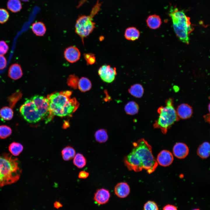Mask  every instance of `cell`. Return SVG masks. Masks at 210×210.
<instances>
[{
	"instance_id": "1",
	"label": "cell",
	"mask_w": 210,
	"mask_h": 210,
	"mask_svg": "<svg viewBox=\"0 0 210 210\" xmlns=\"http://www.w3.org/2000/svg\"><path fill=\"white\" fill-rule=\"evenodd\" d=\"M131 152L125 157L124 162L129 170L139 172L143 169L150 174L154 172L158 166L153 156L152 147L144 139L133 144Z\"/></svg>"
},
{
	"instance_id": "2",
	"label": "cell",
	"mask_w": 210,
	"mask_h": 210,
	"mask_svg": "<svg viewBox=\"0 0 210 210\" xmlns=\"http://www.w3.org/2000/svg\"><path fill=\"white\" fill-rule=\"evenodd\" d=\"M20 111L24 119L30 123H36L44 119L47 123L53 118L48 99L42 96L35 95L26 99L20 107Z\"/></svg>"
},
{
	"instance_id": "3",
	"label": "cell",
	"mask_w": 210,
	"mask_h": 210,
	"mask_svg": "<svg viewBox=\"0 0 210 210\" xmlns=\"http://www.w3.org/2000/svg\"><path fill=\"white\" fill-rule=\"evenodd\" d=\"M72 91L55 92L48 95L49 108L53 116H70L77 109L79 104L75 98H71Z\"/></svg>"
},
{
	"instance_id": "4",
	"label": "cell",
	"mask_w": 210,
	"mask_h": 210,
	"mask_svg": "<svg viewBox=\"0 0 210 210\" xmlns=\"http://www.w3.org/2000/svg\"><path fill=\"white\" fill-rule=\"evenodd\" d=\"M22 171L17 158L9 153L0 155V187L17 182Z\"/></svg>"
},
{
	"instance_id": "5",
	"label": "cell",
	"mask_w": 210,
	"mask_h": 210,
	"mask_svg": "<svg viewBox=\"0 0 210 210\" xmlns=\"http://www.w3.org/2000/svg\"><path fill=\"white\" fill-rule=\"evenodd\" d=\"M169 14L177 36L182 42L188 44L189 35L193 30L190 18L186 15L184 11L177 8L171 9Z\"/></svg>"
},
{
	"instance_id": "6",
	"label": "cell",
	"mask_w": 210,
	"mask_h": 210,
	"mask_svg": "<svg viewBox=\"0 0 210 210\" xmlns=\"http://www.w3.org/2000/svg\"><path fill=\"white\" fill-rule=\"evenodd\" d=\"M165 103V106H161L158 109L159 117L153 124L155 128L160 129L164 134L167 133L172 125L179 120L174 106L172 99H168Z\"/></svg>"
},
{
	"instance_id": "7",
	"label": "cell",
	"mask_w": 210,
	"mask_h": 210,
	"mask_svg": "<svg viewBox=\"0 0 210 210\" xmlns=\"http://www.w3.org/2000/svg\"><path fill=\"white\" fill-rule=\"evenodd\" d=\"M102 3L97 0L89 15H81L77 19L75 24V32L81 38L83 43L84 38L88 36L95 28L93 17L100 9Z\"/></svg>"
},
{
	"instance_id": "8",
	"label": "cell",
	"mask_w": 210,
	"mask_h": 210,
	"mask_svg": "<svg viewBox=\"0 0 210 210\" xmlns=\"http://www.w3.org/2000/svg\"><path fill=\"white\" fill-rule=\"evenodd\" d=\"M98 74L101 79L106 83L113 82L117 75L116 69L110 65L105 64L101 66L99 69Z\"/></svg>"
},
{
	"instance_id": "9",
	"label": "cell",
	"mask_w": 210,
	"mask_h": 210,
	"mask_svg": "<svg viewBox=\"0 0 210 210\" xmlns=\"http://www.w3.org/2000/svg\"><path fill=\"white\" fill-rule=\"evenodd\" d=\"M64 56L67 61L71 63H74L80 59V53L77 47L71 46L66 49L64 52Z\"/></svg>"
},
{
	"instance_id": "10",
	"label": "cell",
	"mask_w": 210,
	"mask_h": 210,
	"mask_svg": "<svg viewBox=\"0 0 210 210\" xmlns=\"http://www.w3.org/2000/svg\"><path fill=\"white\" fill-rule=\"evenodd\" d=\"M174 157L172 153L169 151L163 150L158 154L157 161L159 164L163 167L170 165L173 162Z\"/></svg>"
},
{
	"instance_id": "11",
	"label": "cell",
	"mask_w": 210,
	"mask_h": 210,
	"mask_svg": "<svg viewBox=\"0 0 210 210\" xmlns=\"http://www.w3.org/2000/svg\"><path fill=\"white\" fill-rule=\"evenodd\" d=\"M173 152L174 155L177 158L181 159L185 158L188 155L189 149L188 146L185 144L178 142L174 146Z\"/></svg>"
},
{
	"instance_id": "12",
	"label": "cell",
	"mask_w": 210,
	"mask_h": 210,
	"mask_svg": "<svg viewBox=\"0 0 210 210\" xmlns=\"http://www.w3.org/2000/svg\"><path fill=\"white\" fill-rule=\"evenodd\" d=\"M110 197L109 191L102 188L97 190L94 193L93 200L99 204H103L108 202Z\"/></svg>"
},
{
	"instance_id": "13",
	"label": "cell",
	"mask_w": 210,
	"mask_h": 210,
	"mask_svg": "<svg viewBox=\"0 0 210 210\" xmlns=\"http://www.w3.org/2000/svg\"><path fill=\"white\" fill-rule=\"evenodd\" d=\"M176 111L179 118L183 119L190 118L193 113L192 107L187 104L184 103L179 105Z\"/></svg>"
},
{
	"instance_id": "14",
	"label": "cell",
	"mask_w": 210,
	"mask_h": 210,
	"mask_svg": "<svg viewBox=\"0 0 210 210\" xmlns=\"http://www.w3.org/2000/svg\"><path fill=\"white\" fill-rule=\"evenodd\" d=\"M130 192V188L128 184L126 182H121L117 183L114 188L116 195L120 198L127 197Z\"/></svg>"
},
{
	"instance_id": "15",
	"label": "cell",
	"mask_w": 210,
	"mask_h": 210,
	"mask_svg": "<svg viewBox=\"0 0 210 210\" xmlns=\"http://www.w3.org/2000/svg\"><path fill=\"white\" fill-rule=\"evenodd\" d=\"M8 72V76L14 80L20 78L23 74L20 66L17 63L13 64L10 66Z\"/></svg>"
},
{
	"instance_id": "16",
	"label": "cell",
	"mask_w": 210,
	"mask_h": 210,
	"mask_svg": "<svg viewBox=\"0 0 210 210\" xmlns=\"http://www.w3.org/2000/svg\"><path fill=\"white\" fill-rule=\"evenodd\" d=\"M146 22L147 25L150 28L156 29L160 27L162 21L159 16L154 14L150 15L148 17Z\"/></svg>"
},
{
	"instance_id": "17",
	"label": "cell",
	"mask_w": 210,
	"mask_h": 210,
	"mask_svg": "<svg viewBox=\"0 0 210 210\" xmlns=\"http://www.w3.org/2000/svg\"><path fill=\"white\" fill-rule=\"evenodd\" d=\"M140 32L136 27H130L127 28L125 30L124 36L125 38L128 40L134 41L139 38Z\"/></svg>"
},
{
	"instance_id": "18",
	"label": "cell",
	"mask_w": 210,
	"mask_h": 210,
	"mask_svg": "<svg viewBox=\"0 0 210 210\" xmlns=\"http://www.w3.org/2000/svg\"><path fill=\"white\" fill-rule=\"evenodd\" d=\"M210 145L207 142H205L200 145L198 148L197 153L198 155L202 159H206L209 156Z\"/></svg>"
},
{
	"instance_id": "19",
	"label": "cell",
	"mask_w": 210,
	"mask_h": 210,
	"mask_svg": "<svg viewBox=\"0 0 210 210\" xmlns=\"http://www.w3.org/2000/svg\"><path fill=\"white\" fill-rule=\"evenodd\" d=\"M32 29L33 32L36 36H42L45 34L46 29L43 23L37 22L32 24Z\"/></svg>"
},
{
	"instance_id": "20",
	"label": "cell",
	"mask_w": 210,
	"mask_h": 210,
	"mask_svg": "<svg viewBox=\"0 0 210 210\" xmlns=\"http://www.w3.org/2000/svg\"><path fill=\"white\" fill-rule=\"evenodd\" d=\"M76 154L74 149L72 147L68 146L64 147L61 151V155L64 160L68 161L74 158Z\"/></svg>"
},
{
	"instance_id": "21",
	"label": "cell",
	"mask_w": 210,
	"mask_h": 210,
	"mask_svg": "<svg viewBox=\"0 0 210 210\" xmlns=\"http://www.w3.org/2000/svg\"><path fill=\"white\" fill-rule=\"evenodd\" d=\"M129 93L132 96L137 98H141L144 93V89L139 84H136L131 86L128 90Z\"/></svg>"
},
{
	"instance_id": "22",
	"label": "cell",
	"mask_w": 210,
	"mask_h": 210,
	"mask_svg": "<svg viewBox=\"0 0 210 210\" xmlns=\"http://www.w3.org/2000/svg\"><path fill=\"white\" fill-rule=\"evenodd\" d=\"M78 87L81 91L85 92L91 89L92 83L88 78L82 77L79 79Z\"/></svg>"
},
{
	"instance_id": "23",
	"label": "cell",
	"mask_w": 210,
	"mask_h": 210,
	"mask_svg": "<svg viewBox=\"0 0 210 210\" xmlns=\"http://www.w3.org/2000/svg\"><path fill=\"white\" fill-rule=\"evenodd\" d=\"M87 160L85 158L82 154H76L73 158V163L77 167L81 169L84 167L86 164Z\"/></svg>"
},
{
	"instance_id": "24",
	"label": "cell",
	"mask_w": 210,
	"mask_h": 210,
	"mask_svg": "<svg viewBox=\"0 0 210 210\" xmlns=\"http://www.w3.org/2000/svg\"><path fill=\"white\" fill-rule=\"evenodd\" d=\"M139 106L134 101H130L127 103L125 107L126 113L133 115L137 114L139 111Z\"/></svg>"
},
{
	"instance_id": "25",
	"label": "cell",
	"mask_w": 210,
	"mask_h": 210,
	"mask_svg": "<svg viewBox=\"0 0 210 210\" xmlns=\"http://www.w3.org/2000/svg\"><path fill=\"white\" fill-rule=\"evenodd\" d=\"M9 150L12 155L15 156H18L23 149V146L20 143L13 142L8 147Z\"/></svg>"
},
{
	"instance_id": "26",
	"label": "cell",
	"mask_w": 210,
	"mask_h": 210,
	"mask_svg": "<svg viewBox=\"0 0 210 210\" xmlns=\"http://www.w3.org/2000/svg\"><path fill=\"white\" fill-rule=\"evenodd\" d=\"M7 6L8 8L13 13L20 11L22 8V4L19 0H9Z\"/></svg>"
},
{
	"instance_id": "27",
	"label": "cell",
	"mask_w": 210,
	"mask_h": 210,
	"mask_svg": "<svg viewBox=\"0 0 210 210\" xmlns=\"http://www.w3.org/2000/svg\"><path fill=\"white\" fill-rule=\"evenodd\" d=\"M13 115V110L8 107H4L0 110V117L4 120H8L11 119Z\"/></svg>"
},
{
	"instance_id": "28",
	"label": "cell",
	"mask_w": 210,
	"mask_h": 210,
	"mask_svg": "<svg viewBox=\"0 0 210 210\" xmlns=\"http://www.w3.org/2000/svg\"><path fill=\"white\" fill-rule=\"evenodd\" d=\"M94 136L96 141L100 143L106 142L108 138L107 131L104 129L97 130Z\"/></svg>"
},
{
	"instance_id": "29",
	"label": "cell",
	"mask_w": 210,
	"mask_h": 210,
	"mask_svg": "<svg viewBox=\"0 0 210 210\" xmlns=\"http://www.w3.org/2000/svg\"><path fill=\"white\" fill-rule=\"evenodd\" d=\"M79 80V78L77 76L74 74L71 75L67 78V83L69 87L76 89L78 87Z\"/></svg>"
},
{
	"instance_id": "30",
	"label": "cell",
	"mask_w": 210,
	"mask_h": 210,
	"mask_svg": "<svg viewBox=\"0 0 210 210\" xmlns=\"http://www.w3.org/2000/svg\"><path fill=\"white\" fill-rule=\"evenodd\" d=\"M12 133L11 128L6 125L0 126V138L5 139L10 136Z\"/></svg>"
},
{
	"instance_id": "31",
	"label": "cell",
	"mask_w": 210,
	"mask_h": 210,
	"mask_svg": "<svg viewBox=\"0 0 210 210\" xmlns=\"http://www.w3.org/2000/svg\"><path fill=\"white\" fill-rule=\"evenodd\" d=\"M9 17V13L6 10L0 8V23H5L8 20Z\"/></svg>"
},
{
	"instance_id": "32",
	"label": "cell",
	"mask_w": 210,
	"mask_h": 210,
	"mask_svg": "<svg viewBox=\"0 0 210 210\" xmlns=\"http://www.w3.org/2000/svg\"><path fill=\"white\" fill-rule=\"evenodd\" d=\"M84 58L87 65H92L95 62L96 57L94 54L87 53L84 54Z\"/></svg>"
},
{
	"instance_id": "33",
	"label": "cell",
	"mask_w": 210,
	"mask_h": 210,
	"mask_svg": "<svg viewBox=\"0 0 210 210\" xmlns=\"http://www.w3.org/2000/svg\"><path fill=\"white\" fill-rule=\"evenodd\" d=\"M158 207L155 202L148 201L145 203L144 206V210H158Z\"/></svg>"
},
{
	"instance_id": "34",
	"label": "cell",
	"mask_w": 210,
	"mask_h": 210,
	"mask_svg": "<svg viewBox=\"0 0 210 210\" xmlns=\"http://www.w3.org/2000/svg\"><path fill=\"white\" fill-rule=\"evenodd\" d=\"M8 49V46L6 42L4 41H0V55L6 54Z\"/></svg>"
},
{
	"instance_id": "35",
	"label": "cell",
	"mask_w": 210,
	"mask_h": 210,
	"mask_svg": "<svg viewBox=\"0 0 210 210\" xmlns=\"http://www.w3.org/2000/svg\"><path fill=\"white\" fill-rule=\"evenodd\" d=\"M7 65V60L3 55H0V70L4 69Z\"/></svg>"
},
{
	"instance_id": "36",
	"label": "cell",
	"mask_w": 210,
	"mask_h": 210,
	"mask_svg": "<svg viewBox=\"0 0 210 210\" xmlns=\"http://www.w3.org/2000/svg\"><path fill=\"white\" fill-rule=\"evenodd\" d=\"M89 175L88 172L85 171H80L78 174V177L80 179H85L87 178Z\"/></svg>"
},
{
	"instance_id": "37",
	"label": "cell",
	"mask_w": 210,
	"mask_h": 210,
	"mask_svg": "<svg viewBox=\"0 0 210 210\" xmlns=\"http://www.w3.org/2000/svg\"><path fill=\"white\" fill-rule=\"evenodd\" d=\"M164 210H176L177 209V207L172 205L168 204L165 206L163 208Z\"/></svg>"
},
{
	"instance_id": "38",
	"label": "cell",
	"mask_w": 210,
	"mask_h": 210,
	"mask_svg": "<svg viewBox=\"0 0 210 210\" xmlns=\"http://www.w3.org/2000/svg\"><path fill=\"white\" fill-rule=\"evenodd\" d=\"M54 207L57 209H59V208L63 207V205L59 201H56L53 204Z\"/></svg>"
},
{
	"instance_id": "39",
	"label": "cell",
	"mask_w": 210,
	"mask_h": 210,
	"mask_svg": "<svg viewBox=\"0 0 210 210\" xmlns=\"http://www.w3.org/2000/svg\"><path fill=\"white\" fill-rule=\"evenodd\" d=\"M204 117L205 120V121L206 122H209L210 121V115L209 114H207L206 115H205Z\"/></svg>"
},
{
	"instance_id": "40",
	"label": "cell",
	"mask_w": 210,
	"mask_h": 210,
	"mask_svg": "<svg viewBox=\"0 0 210 210\" xmlns=\"http://www.w3.org/2000/svg\"><path fill=\"white\" fill-rule=\"evenodd\" d=\"M21 0L22 1H25H25H29L30 0Z\"/></svg>"
}]
</instances>
